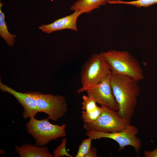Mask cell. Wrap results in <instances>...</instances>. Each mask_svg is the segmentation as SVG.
Masks as SVG:
<instances>
[{"mask_svg": "<svg viewBox=\"0 0 157 157\" xmlns=\"http://www.w3.org/2000/svg\"><path fill=\"white\" fill-rule=\"evenodd\" d=\"M138 81L128 76L112 72L110 84L117 103V115L131 124L138 104L140 88Z\"/></svg>", "mask_w": 157, "mask_h": 157, "instance_id": "cell-1", "label": "cell"}, {"mask_svg": "<svg viewBox=\"0 0 157 157\" xmlns=\"http://www.w3.org/2000/svg\"><path fill=\"white\" fill-rule=\"evenodd\" d=\"M110 66L103 52L92 55L83 65L80 74L81 86L77 92L81 93L110 76Z\"/></svg>", "mask_w": 157, "mask_h": 157, "instance_id": "cell-2", "label": "cell"}, {"mask_svg": "<svg viewBox=\"0 0 157 157\" xmlns=\"http://www.w3.org/2000/svg\"><path fill=\"white\" fill-rule=\"evenodd\" d=\"M103 53L112 73L128 76L138 82L144 79L140 63L127 51L112 50Z\"/></svg>", "mask_w": 157, "mask_h": 157, "instance_id": "cell-3", "label": "cell"}, {"mask_svg": "<svg viewBox=\"0 0 157 157\" xmlns=\"http://www.w3.org/2000/svg\"><path fill=\"white\" fill-rule=\"evenodd\" d=\"M49 119L38 120L35 117L30 118L26 124L27 131L35 139V144L42 147L53 140L66 135L65 124L61 125L50 123Z\"/></svg>", "mask_w": 157, "mask_h": 157, "instance_id": "cell-4", "label": "cell"}, {"mask_svg": "<svg viewBox=\"0 0 157 157\" xmlns=\"http://www.w3.org/2000/svg\"><path fill=\"white\" fill-rule=\"evenodd\" d=\"M31 93L35 99L39 112L47 114L49 119L57 121L67 113V104L64 97L51 94H45L37 92Z\"/></svg>", "mask_w": 157, "mask_h": 157, "instance_id": "cell-5", "label": "cell"}, {"mask_svg": "<svg viewBox=\"0 0 157 157\" xmlns=\"http://www.w3.org/2000/svg\"><path fill=\"white\" fill-rule=\"evenodd\" d=\"M138 130L135 126L130 124L123 131L112 133L94 131H87L86 135L92 140L107 138L112 139L119 144V151H121L128 146L133 147L136 152L139 153L142 147L141 140L137 136Z\"/></svg>", "mask_w": 157, "mask_h": 157, "instance_id": "cell-6", "label": "cell"}, {"mask_svg": "<svg viewBox=\"0 0 157 157\" xmlns=\"http://www.w3.org/2000/svg\"><path fill=\"white\" fill-rule=\"evenodd\" d=\"M101 107V113L96 121L91 123H84L83 127L87 131L114 133L122 131L131 124L119 117L116 111Z\"/></svg>", "mask_w": 157, "mask_h": 157, "instance_id": "cell-7", "label": "cell"}, {"mask_svg": "<svg viewBox=\"0 0 157 157\" xmlns=\"http://www.w3.org/2000/svg\"><path fill=\"white\" fill-rule=\"evenodd\" d=\"M110 76L97 84L87 89L85 92L101 106L117 111L118 106L111 85Z\"/></svg>", "mask_w": 157, "mask_h": 157, "instance_id": "cell-8", "label": "cell"}, {"mask_svg": "<svg viewBox=\"0 0 157 157\" xmlns=\"http://www.w3.org/2000/svg\"><path fill=\"white\" fill-rule=\"evenodd\" d=\"M0 89L3 92H7L13 95L23 108V116L24 119L35 117L39 112L35 98L31 92L22 93L0 82Z\"/></svg>", "mask_w": 157, "mask_h": 157, "instance_id": "cell-9", "label": "cell"}, {"mask_svg": "<svg viewBox=\"0 0 157 157\" xmlns=\"http://www.w3.org/2000/svg\"><path fill=\"white\" fill-rule=\"evenodd\" d=\"M82 14L79 11H74L70 15L58 19L50 24L42 25L39 28L47 33H51L57 31L65 29L77 31V20L79 16Z\"/></svg>", "mask_w": 157, "mask_h": 157, "instance_id": "cell-10", "label": "cell"}, {"mask_svg": "<svg viewBox=\"0 0 157 157\" xmlns=\"http://www.w3.org/2000/svg\"><path fill=\"white\" fill-rule=\"evenodd\" d=\"M16 152L20 157H53V154L46 147L38 146L35 144L23 143L20 147L15 145Z\"/></svg>", "mask_w": 157, "mask_h": 157, "instance_id": "cell-11", "label": "cell"}, {"mask_svg": "<svg viewBox=\"0 0 157 157\" xmlns=\"http://www.w3.org/2000/svg\"><path fill=\"white\" fill-rule=\"evenodd\" d=\"M110 0H78L70 8L74 11H79L83 13H90L94 9L104 6Z\"/></svg>", "mask_w": 157, "mask_h": 157, "instance_id": "cell-12", "label": "cell"}, {"mask_svg": "<svg viewBox=\"0 0 157 157\" xmlns=\"http://www.w3.org/2000/svg\"><path fill=\"white\" fill-rule=\"evenodd\" d=\"M3 4L0 3V35L1 37L3 39L7 44L10 47L13 46L15 42V38L16 35H12L8 32L6 22L5 21V14L1 10V8Z\"/></svg>", "mask_w": 157, "mask_h": 157, "instance_id": "cell-13", "label": "cell"}, {"mask_svg": "<svg viewBox=\"0 0 157 157\" xmlns=\"http://www.w3.org/2000/svg\"><path fill=\"white\" fill-rule=\"evenodd\" d=\"M110 4H123L131 5L137 8L147 7L155 3H157V0H137L126 1L120 0H110Z\"/></svg>", "mask_w": 157, "mask_h": 157, "instance_id": "cell-14", "label": "cell"}, {"mask_svg": "<svg viewBox=\"0 0 157 157\" xmlns=\"http://www.w3.org/2000/svg\"><path fill=\"white\" fill-rule=\"evenodd\" d=\"M102 111V107L99 106L92 111L83 110L82 112V118L84 123H91L94 122L100 116Z\"/></svg>", "mask_w": 157, "mask_h": 157, "instance_id": "cell-15", "label": "cell"}, {"mask_svg": "<svg viewBox=\"0 0 157 157\" xmlns=\"http://www.w3.org/2000/svg\"><path fill=\"white\" fill-rule=\"evenodd\" d=\"M92 139L90 138L84 140L78 146V149L76 157H85L91 147Z\"/></svg>", "mask_w": 157, "mask_h": 157, "instance_id": "cell-16", "label": "cell"}, {"mask_svg": "<svg viewBox=\"0 0 157 157\" xmlns=\"http://www.w3.org/2000/svg\"><path fill=\"white\" fill-rule=\"evenodd\" d=\"M82 99V108L84 111H92L96 109L98 106L94 100L88 95H83Z\"/></svg>", "mask_w": 157, "mask_h": 157, "instance_id": "cell-17", "label": "cell"}, {"mask_svg": "<svg viewBox=\"0 0 157 157\" xmlns=\"http://www.w3.org/2000/svg\"><path fill=\"white\" fill-rule=\"evenodd\" d=\"M67 139L65 138H63L60 144L58 146L53 152V155L54 157H60L66 156L70 157L72 156L67 151L66 149Z\"/></svg>", "mask_w": 157, "mask_h": 157, "instance_id": "cell-18", "label": "cell"}, {"mask_svg": "<svg viewBox=\"0 0 157 157\" xmlns=\"http://www.w3.org/2000/svg\"><path fill=\"white\" fill-rule=\"evenodd\" d=\"M144 154L145 157H157V147L152 151L145 150Z\"/></svg>", "mask_w": 157, "mask_h": 157, "instance_id": "cell-19", "label": "cell"}, {"mask_svg": "<svg viewBox=\"0 0 157 157\" xmlns=\"http://www.w3.org/2000/svg\"><path fill=\"white\" fill-rule=\"evenodd\" d=\"M97 149L94 147L91 146L89 151L85 157H97Z\"/></svg>", "mask_w": 157, "mask_h": 157, "instance_id": "cell-20", "label": "cell"}]
</instances>
